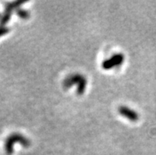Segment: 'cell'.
Wrapping results in <instances>:
<instances>
[{"label": "cell", "instance_id": "6da1fadb", "mask_svg": "<svg viewBox=\"0 0 156 155\" xmlns=\"http://www.w3.org/2000/svg\"><path fill=\"white\" fill-rule=\"evenodd\" d=\"M74 85H77V94L83 95L86 91L87 80L84 75L81 74H72L67 77L63 83V87L68 89Z\"/></svg>", "mask_w": 156, "mask_h": 155}, {"label": "cell", "instance_id": "7a4b0ae2", "mask_svg": "<svg viewBox=\"0 0 156 155\" xmlns=\"http://www.w3.org/2000/svg\"><path fill=\"white\" fill-rule=\"evenodd\" d=\"M14 143H20L24 147H29L31 144V142L23 135L20 133H13L8 136L5 142V150L7 155H12L14 153Z\"/></svg>", "mask_w": 156, "mask_h": 155}, {"label": "cell", "instance_id": "3957f363", "mask_svg": "<svg viewBox=\"0 0 156 155\" xmlns=\"http://www.w3.org/2000/svg\"><path fill=\"white\" fill-rule=\"evenodd\" d=\"M25 2H26V1H14V2H6L3 14L0 18V26H5V25L8 23L10 20L13 10L18 9L21 5H22Z\"/></svg>", "mask_w": 156, "mask_h": 155}, {"label": "cell", "instance_id": "277c9868", "mask_svg": "<svg viewBox=\"0 0 156 155\" xmlns=\"http://www.w3.org/2000/svg\"><path fill=\"white\" fill-rule=\"evenodd\" d=\"M124 61H125V55L121 53H117L112 55L109 59L103 61L101 67L105 70H110L113 67H118L121 65Z\"/></svg>", "mask_w": 156, "mask_h": 155}, {"label": "cell", "instance_id": "5b68a950", "mask_svg": "<svg viewBox=\"0 0 156 155\" xmlns=\"http://www.w3.org/2000/svg\"><path fill=\"white\" fill-rule=\"evenodd\" d=\"M118 111L121 116L129 120L130 121L136 122L139 120V114L136 111L127 107V106H120Z\"/></svg>", "mask_w": 156, "mask_h": 155}, {"label": "cell", "instance_id": "8992f818", "mask_svg": "<svg viewBox=\"0 0 156 155\" xmlns=\"http://www.w3.org/2000/svg\"><path fill=\"white\" fill-rule=\"evenodd\" d=\"M16 14H17V15H18L19 18L25 20L28 19V18L30 17V11H28V10L20 7H18V9H16Z\"/></svg>", "mask_w": 156, "mask_h": 155}, {"label": "cell", "instance_id": "52a82bcc", "mask_svg": "<svg viewBox=\"0 0 156 155\" xmlns=\"http://www.w3.org/2000/svg\"><path fill=\"white\" fill-rule=\"evenodd\" d=\"M10 32L9 28L6 27V26H0V37H2L3 35H6Z\"/></svg>", "mask_w": 156, "mask_h": 155}, {"label": "cell", "instance_id": "ba28073f", "mask_svg": "<svg viewBox=\"0 0 156 155\" xmlns=\"http://www.w3.org/2000/svg\"><path fill=\"white\" fill-rule=\"evenodd\" d=\"M0 18H1V15H0Z\"/></svg>", "mask_w": 156, "mask_h": 155}]
</instances>
